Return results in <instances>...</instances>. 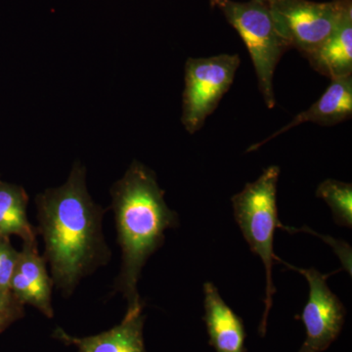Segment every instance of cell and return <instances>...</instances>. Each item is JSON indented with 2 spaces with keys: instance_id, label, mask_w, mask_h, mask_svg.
Instances as JSON below:
<instances>
[{
  "instance_id": "1",
  "label": "cell",
  "mask_w": 352,
  "mask_h": 352,
  "mask_svg": "<svg viewBox=\"0 0 352 352\" xmlns=\"http://www.w3.org/2000/svg\"><path fill=\"white\" fill-rule=\"evenodd\" d=\"M36 207L51 279L69 296L82 278L111 258L102 230L104 210L88 193L82 164L74 166L62 186L38 195Z\"/></svg>"
},
{
  "instance_id": "2",
  "label": "cell",
  "mask_w": 352,
  "mask_h": 352,
  "mask_svg": "<svg viewBox=\"0 0 352 352\" xmlns=\"http://www.w3.org/2000/svg\"><path fill=\"white\" fill-rule=\"evenodd\" d=\"M112 208L122 249V267L116 289L127 302V310L143 307L138 285L148 258L163 245L164 232L179 224L178 214L164 201L154 171L134 161L113 184Z\"/></svg>"
},
{
  "instance_id": "3",
  "label": "cell",
  "mask_w": 352,
  "mask_h": 352,
  "mask_svg": "<svg viewBox=\"0 0 352 352\" xmlns=\"http://www.w3.org/2000/svg\"><path fill=\"white\" fill-rule=\"evenodd\" d=\"M279 176V166H268L256 182L247 183L242 191L231 198L236 222L252 254L261 258L265 270V307L258 328L261 337L265 335L273 295L276 293L272 280L273 264L281 259L273 251L275 230L283 226L278 217Z\"/></svg>"
},
{
  "instance_id": "4",
  "label": "cell",
  "mask_w": 352,
  "mask_h": 352,
  "mask_svg": "<svg viewBox=\"0 0 352 352\" xmlns=\"http://www.w3.org/2000/svg\"><path fill=\"white\" fill-rule=\"evenodd\" d=\"M217 7L244 41L252 58L264 103L268 109L274 108L275 69L282 55L289 48L278 31L270 7L261 0H220Z\"/></svg>"
},
{
  "instance_id": "5",
  "label": "cell",
  "mask_w": 352,
  "mask_h": 352,
  "mask_svg": "<svg viewBox=\"0 0 352 352\" xmlns=\"http://www.w3.org/2000/svg\"><path fill=\"white\" fill-rule=\"evenodd\" d=\"M240 64L237 54L187 60L182 122L188 133L200 131L206 120L217 110L219 102L232 87Z\"/></svg>"
},
{
  "instance_id": "6",
  "label": "cell",
  "mask_w": 352,
  "mask_h": 352,
  "mask_svg": "<svg viewBox=\"0 0 352 352\" xmlns=\"http://www.w3.org/2000/svg\"><path fill=\"white\" fill-rule=\"evenodd\" d=\"M267 6L289 48L303 56L324 43L352 11V0H271Z\"/></svg>"
},
{
  "instance_id": "7",
  "label": "cell",
  "mask_w": 352,
  "mask_h": 352,
  "mask_svg": "<svg viewBox=\"0 0 352 352\" xmlns=\"http://www.w3.org/2000/svg\"><path fill=\"white\" fill-rule=\"evenodd\" d=\"M280 263L300 273L309 286V296L302 314L307 338L298 352L326 351L339 337L346 318V308L327 284V278L342 268L330 274H322L315 268L302 270L282 259Z\"/></svg>"
},
{
  "instance_id": "8",
  "label": "cell",
  "mask_w": 352,
  "mask_h": 352,
  "mask_svg": "<svg viewBox=\"0 0 352 352\" xmlns=\"http://www.w3.org/2000/svg\"><path fill=\"white\" fill-rule=\"evenodd\" d=\"M52 285L45 259L39 256L36 240L24 242L11 279L13 295L22 305H32L52 318Z\"/></svg>"
},
{
  "instance_id": "9",
  "label": "cell",
  "mask_w": 352,
  "mask_h": 352,
  "mask_svg": "<svg viewBox=\"0 0 352 352\" xmlns=\"http://www.w3.org/2000/svg\"><path fill=\"white\" fill-rule=\"evenodd\" d=\"M143 307L126 310L119 325L98 335L76 338L57 328L55 339L68 346H75L78 352H146L143 327Z\"/></svg>"
},
{
  "instance_id": "10",
  "label": "cell",
  "mask_w": 352,
  "mask_h": 352,
  "mask_svg": "<svg viewBox=\"0 0 352 352\" xmlns=\"http://www.w3.org/2000/svg\"><path fill=\"white\" fill-rule=\"evenodd\" d=\"M352 116V76L333 78L330 85L307 110L296 115L293 120L275 131L263 141L252 145L248 153L256 151L268 141L286 133L305 122H314L324 126H335L351 119Z\"/></svg>"
},
{
  "instance_id": "11",
  "label": "cell",
  "mask_w": 352,
  "mask_h": 352,
  "mask_svg": "<svg viewBox=\"0 0 352 352\" xmlns=\"http://www.w3.org/2000/svg\"><path fill=\"white\" fill-rule=\"evenodd\" d=\"M205 320L210 344L217 352H245L244 322L220 296L210 282L204 284Z\"/></svg>"
},
{
  "instance_id": "12",
  "label": "cell",
  "mask_w": 352,
  "mask_h": 352,
  "mask_svg": "<svg viewBox=\"0 0 352 352\" xmlns=\"http://www.w3.org/2000/svg\"><path fill=\"white\" fill-rule=\"evenodd\" d=\"M305 57L314 71L331 80L352 76V11L324 43Z\"/></svg>"
},
{
  "instance_id": "13",
  "label": "cell",
  "mask_w": 352,
  "mask_h": 352,
  "mask_svg": "<svg viewBox=\"0 0 352 352\" xmlns=\"http://www.w3.org/2000/svg\"><path fill=\"white\" fill-rule=\"evenodd\" d=\"M28 195L16 185L0 182V236L17 235L24 242L36 240V232L28 219Z\"/></svg>"
},
{
  "instance_id": "14",
  "label": "cell",
  "mask_w": 352,
  "mask_h": 352,
  "mask_svg": "<svg viewBox=\"0 0 352 352\" xmlns=\"http://www.w3.org/2000/svg\"><path fill=\"white\" fill-rule=\"evenodd\" d=\"M316 197L327 203L336 224L352 228L351 183L336 179L324 180L317 187Z\"/></svg>"
},
{
  "instance_id": "15",
  "label": "cell",
  "mask_w": 352,
  "mask_h": 352,
  "mask_svg": "<svg viewBox=\"0 0 352 352\" xmlns=\"http://www.w3.org/2000/svg\"><path fill=\"white\" fill-rule=\"evenodd\" d=\"M282 230L287 231V232L293 234L298 232H307L314 234L315 236H318L322 240L325 241L328 245H330L336 252L338 256H339L340 263H342V270L346 271L349 273V276L352 274V258H351V247L346 242L344 241H340L335 239V238L330 237V236L321 235L308 228V227H303V228H295V227H289L282 226Z\"/></svg>"
},
{
  "instance_id": "16",
  "label": "cell",
  "mask_w": 352,
  "mask_h": 352,
  "mask_svg": "<svg viewBox=\"0 0 352 352\" xmlns=\"http://www.w3.org/2000/svg\"><path fill=\"white\" fill-rule=\"evenodd\" d=\"M23 307L10 289H0V332L24 315Z\"/></svg>"
},
{
  "instance_id": "17",
  "label": "cell",
  "mask_w": 352,
  "mask_h": 352,
  "mask_svg": "<svg viewBox=\"0 0 352 352\" xmlns=\"http://www.w3.org/2000/svg\"><path fill=\"white\" fill-rule=\"evenodd\" d=\"M18 254L19 252L16 251L11 245L8 238H4L0 247V289H10L11 279L15 271Z\"/></svg>"
},
{
  "instance_id": "18",
  "label": "cell",
  "mask_w": 352,
  "mask_h": 352,
  "mask_svg": "<svg viewBox=\"0 0 352 352\" xmlns=\"http://www.w3.org/2000/svg\"><path fill=\"white\" fill-rule=\"evenodd\" d=\"M210 6L217 7V4L219 3L220 0H210Z\"/></svg>"
},
{
  "instance_id": "19",
  "label": "cell",
  "mask_w": 352,
  "mask_h": 352,
  "mask_svg": "<svg viewBox=\"0 0 352 352\" xmlns=\"http://www.w3.org/2000/svg\"><path fill=\"white\" fill-rule=\"evenodd\" d=\"M6 237H2V236H0V247H1L2 242H3V239Z\"/></svg>"
},
{
  "instance_id": "20",
  "label": "cell",
  "mask_w": 352,
  "mask_h": 352,
  "mask_svg": "<svg viewBox=\"0 0 352 352\" xmlns=\"http://www.w3.org/2000/svg\"><path fill=\"white\" fill-rule=\"evenodd\" d=\"M261 1L265 2V3H268V2L271 1V0H261Z\"/></svg>"
}]
</instances>
